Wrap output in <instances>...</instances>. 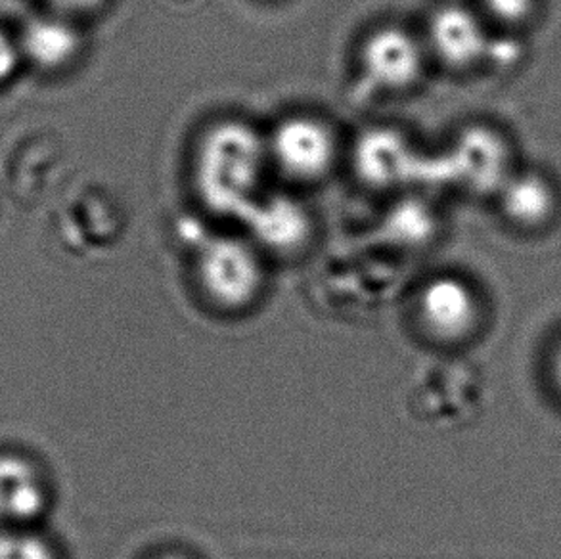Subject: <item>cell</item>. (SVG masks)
I'll list each match as a JSON object with an SVG mask.
<instances>
[{"instance_id":"13","label":"cell","mask_w":561,"mask_h":559,"mask_svg":"<svg viewBox=\"0 0 561 559\" xmlns=\"http://www.w3.org/2000/svg\"><path fill=\"white\" fill-rule=\"evenodd\" d=\"M542 2L545 0H478V8L494 31L524 35L539 20Z\"/></svg>"},{"instance_id":"6","label":"cell","mask_w":561,"mask_h":559,"mask_svg":"<svg viewBox=\"0 0 561 559\" xmlns=\"http://www.w3.org/2000/svg\"><path fill=\"white\" fill-rule=\"evenodd\" d=\"M502 223L517 235H545L561 217V186L540 167H517L494 196Z\"/></svg>"},{"instance_id":"19","label":"cell","mask_w":561,"mask_h":559,"mask_svg":"<svg viewBox=\"0 0 561 559\" xmlns=\"http://www.w3.org/2000/svg\"><path fill=\"white\" fill-rule=\"evenodd\" d=\"M0 531H2V525H0Z\"/></svg>"},{"instance_id":"10","label":"cell","mask_w":561,"mask_h":559,"mask_svg":"<svg viewBox=\"0 0 561 559\" xmlns=\"http://www.w3.org/2000/svg\"><path fill=\"white\" fill-rule=\"evenodd\" d=\"M355 166L363 181L376 189H391L416 176L422 156L399 130H366L355 150Z\"/></svg>"},{"instance_id":"11","label":"cell","mask_w":561,"mask_h":559,"mask_svg":"<svg viewBox=\"0 0 561 559\" xmlns=\"http://www.w3.org/2000/svg\"><path fill=\"white\" fill-rule=\"evenodd\" d=\"M242 220L259 243L278 253L299 250L311 235L309 213L288 196H259Z\"/></svg>"},{"instance_id":"15","label":"cell","mask_w":561,"mask_h":559,"mask_svg":"<svg viewBox=\"0 0 561 559\" xmlns=\"http://www.w3.org/2000/svg\"><path fill=\"white\" fill-rule=\"evenodd\" d=\"M22 60L18 41L10 37L7 31L0 30V84L7 83L14 76L18 64Z\"/></svg>"},{"instance_id":"12","label":"cell","mask_w":561,"mask_h":559,"mask_svg":"<svg viewBox=\"0 0 561 559\" xmlns=\"http://www.w3.org/2000/svg\"><path fill=\"white\" fill-rule=\"evenodd\" d=\"M18 45L22 58H27L37 68L53 71L76 60L81 37L76 25H71L64 15H43L23 27Z\"/></svg>"},{"instance_id":"14","label":"cell","mask_w":561,"mask_h":559,"mask_svg":"<svg viewBox=\"0 0 561 559\" xmlns=\"http://www.w3.org/2000/svg\"><path fill=\"white\" fill-rule=\"evenodd\" d=\"M0 559H60V556L37 527H8L0 531Z\"/></svg>"},{"instance_id":"17","label":"cell","mask_w":561,"mask_h":559,"mask_svg":"<svg viewBox=\"0 0 561 559\" xmlns=\"http://www.w3.org/2000/svg\"><path fill=\"white\" fill-rule=\"evenodd\" d=\"M550 378H552V384H554L556 393L560 395L561 399V341L558 343L554 353H552Z\"/></svg>"},{"instance_id":"16","label":"cell","mask_w":561,"mask_h":559,"mask_svg":"<svg viewBox=\"0 0 561 559\" xmlns=\"http://www.w3.org/2000/svg\"><path fill=\"white\" fill-rule=\"evenodd\" d=\"M60 15H83L96 12L106 0H48Z\"/></svg>"},{"instance_id":"8","label":"cell","mask_w":561,"mask_h":559,"mask_svg":"<svg viewBox=\"0 0 561 559\" xmlns=\"http://www.w3.org/2000/svg\"><path fill=\"white\" fill-rule=\"evenodd\" d=\"M424 66L422 43L393 25L374 31L360 48L363 76L376 91H409L424 76Z\"/></svg>"},{"instance_id":"2","label":"cell","mask_w":561,"mask_h":559,"mask_svg":"<svg viewBox=\"0 0 561 559\" xmlns=\"http://www.w3.org/2000/svg\"><path fill=\"white\" fill-rule=\"evenodd\" d=\"M450 181L471 196L494 199L519 167L510 133L493 123H470L445 151Z\"/></svg>"},{"instance_id":"5","label":"cell","mask_w":561,"mask_h":559,"mask_svg":"<svg viewBox=\"0 0 561 559\" xmlns=\"http://www.w3.org/2000/svg\"><path fill=\"white\" fill-rule=\"evenodd\" d=\"M494 30L479 8L448 2L427 23V46L435 60L455 73L486 68Z\"/></svg>"},{"instance_id":"3","label":"cell","mask_w":561,"mask_h":559,"mask_svg":"<svg viewBox=\"0 0 561 559\" xmlns=\"http://www.w3.org/2000/svg\"><path fill=\"white\" fill-rule=\"evenodd\" d=\"M205 294L228 309L250 305L263 286V265L250 243L219 236L205 240L197 255Z\"/></svg>"},{"instance_id":"18","label":"cell","mask_w":561,"mask_h":559,"mask_svg":"<svg viewBox=\"0 0 561 559\" xmlns=\"http://www.w3.org/2000/svg\"><path fill=\"white\" fill-rule=\"evenodd\" d=\"M158 559H186V558H183V556H171V554H169V556H161V558H158Z\"/></svg>"},{"instance_id":"7","label":"cell","mask_w":561,"mask_h":559,"mask_svg":"<svg viewBox=\"0 0 561 559\" xmlns=\"http://www.w3.org/2000/svg\"><path fill=\"white\" fill-rule=\"evenodd\" d=\"M417 309L425 330L447 343L470 340L483 320L478 289L456 274L430 280L420 294Z\"/></svg>"},{"instance_id":"4","label":"cell","mask_w":561,"mask_h":559,"mask_svg":"<svg viewBox=\"0 0 561 559\" xmlns=\"http://www.w3.org/2000/svg\"><path fill=\"white\" fill-rule=\"evenodd\" d=\"M271 163L289 181H322L335 166L337 138L334 130L312 115H291L266 138Z\"/></svg>"},{"instance_id":"1","label":"cell","mask_w":561,"mask_h":559,"mask_svg":"<svg viewBox=\"0 0 561 559\" xmlns=\"http://www.w3.org/2000/svg\"><path fill=\"white\" fill-rule=\"evenodd\" d=\"M268 163V144L255 127L217 123L199 140L194 156L197 196L209 212L242 219L261 196Z\"/></svg>"},{"instance_id":"9","label":"cell","mask_w":561,"mask_h":559,"mask_svg":"<svg viewBox=\"0 0 561 559\" xmlns=\"http://www.w3.org/2000/svg\"><path fill=\"white\" fill-rule=\"evenodd\" d=\"M48 507L45 474L27 454L0 450V525L37 527Z\"/></svg>"}]
</instances>
